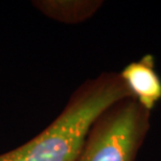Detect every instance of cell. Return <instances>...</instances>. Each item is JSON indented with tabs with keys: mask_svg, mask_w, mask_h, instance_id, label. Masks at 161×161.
<instances>
[{
	"mask_svg": "<svg viewBox=\"0 0 161 161\" xmlns=\"http://www.w3.org/2000/svg\"><path fill=\"white\" fill-rule=\"evenodd\" d=\"M128 97L133 96L119 73L104 72L88 80L46 129L23 146L1 154L0 161H75L94 121Z\"/></svg>",
	"mask_w": 161,
	"mask_h": 161,
	"instance_id": "6da1fadb",
	"label": "cell"
},
{
	"mask_svg": "<svg viewBox=\"0 0 161 161\" xmlns=\"http://www.w3.org/2000/svg\"><path fill=\"white\" fill-rule=\"evenodd\" d=\"M150 119L134 97L117 102L94 121L75 161H135Z\"/></svg>",
	"mask_w": 161,
	"mask_h": 161,
	"instance_id": "7a4b0ae2",
	"label": "cell"
},
{
	"mask_svg": "<svg viewBox=\"0 0 161 161\" xmlns=\"http://www.w3.org/2000/svg\"><path fill=\"white\" fill-rule=\"evenodd\" d=\"M132 96L149 112L161 99V79L155 69L153 54L130 63L119 73Z\"/></svg>",
	"mask_w": 161,
	"mask_h": 161,
	"instance_id": "3957f363",
	"label": "cell"
},
{
	"mask_svg": "<svg viewBox=\"0 0 161 161\" xmlns=\"http://www.w3.org/2000/svg\"><path fill=\"white\" fill-rule=\"evenodd\" d=\"M33 5L42 14L62 23L76 24L91 18L101 8L99 0H37Z\"/></svg>",
	"mask_w": 161,
	"mask_h": 161,
	"instance_id": "277c9868",
	"label": "cell"
}]
</instances>
